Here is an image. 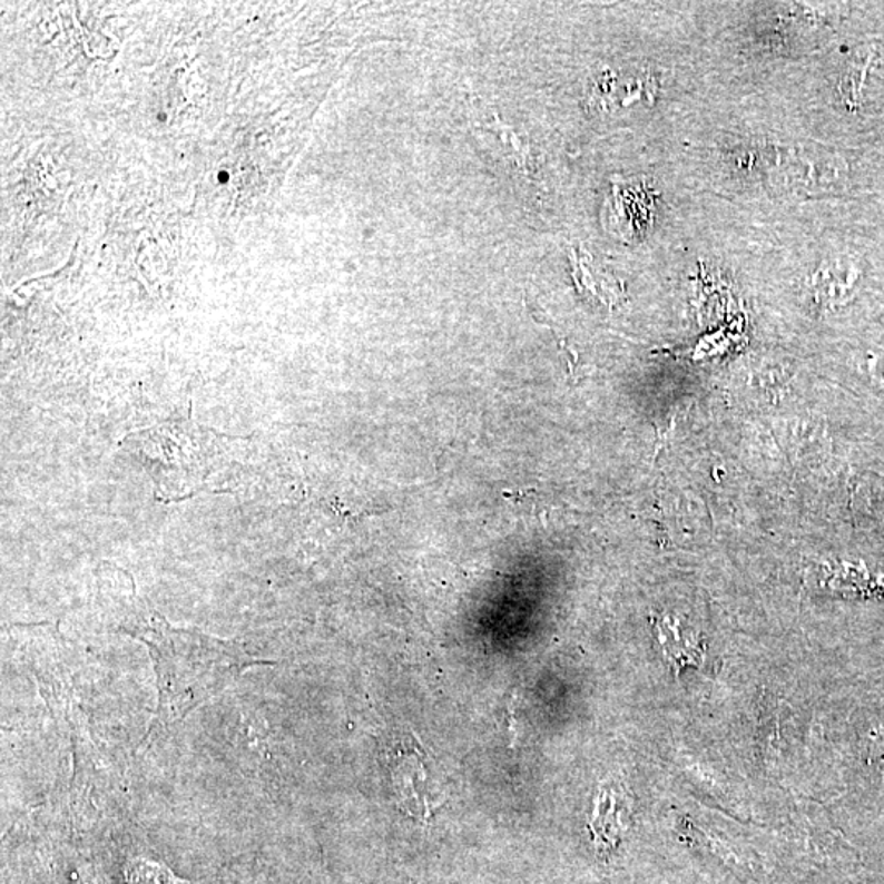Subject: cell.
Instances as JSON below:
<instances>
[{
	"mask_svg": "<svg viewBox=\"0 0 884 884\" xmlns=\"http://www.w3.org/2000/svg\"><path fill=\"white\" fill-rule=\"evenodd\" d=\"M395 782L399 783L400 798L403 807L413 816L428 817L431 813L430 802L426 792V772L420 758L400 755L399 768H396Z\"/></svg>",
	"mask_w": 884,
	"mask_h": 884,
	"instance_id": "7a4b0ae2",
	"label": "cell"
},
{
	"mask_svg": "<svg viewBox=\"0 0 884 884\" xmlns=\"http://www.w3.org/2000/svg\"><path fill=\"white\" fill-rule=\"evenodd\" d=\"M134 884H174L173 876L167 875L165 868H159L156 865H138L134 866V872L130 873Z\"/></svg>",
	"mask_w": 884,
	"mask_h": 884,
	"instance_id": "3957f363",
	"label": "cell"
},
{
	"mask_svg": "<svg viewBox=\"0 0 884 884\" xmlns=\"http://www.w3.org/2000/svg\"><path fill=\"white\" fill-rule=\"evenodd\" d=\"M118 629L149 649L158 684V709L139 747L228 688L254 665L271 664L251 656L245 646L198 631L174 628L156 609L137 597L111 590Z\"/></svg>",
	"mask_w": 884,
	"mask_h": 884,
	"instance_id": "6da1fadb",
	"label": "cell"
},
{
	"mask_svg": "<svg viewBox=\"0 0 884 884\" xmlns=\"http://www.w3.org/2000/svg\"><path fill=\"white\" fill-rule=\"evenodd\" d=\"M218 180H220V183H226V180H228V174L220 173V176H218Z\"/></svg>",
	"mask_w": 884,
	"mask_h": 884,
	"instance_id": "277c9868",
	"label": "cell"
}]
</instances>
